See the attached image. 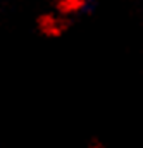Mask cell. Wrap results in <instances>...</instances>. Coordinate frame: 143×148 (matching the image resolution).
<instances>
[]
</instances>
